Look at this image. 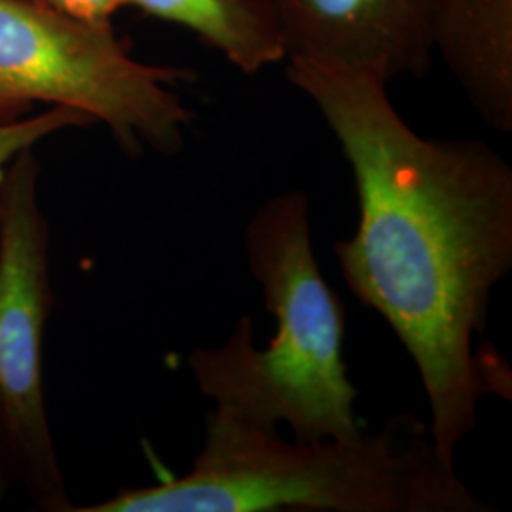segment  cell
I'll return each mask as SVG.
<instances>
[{"label":"cell","mask_w":512,"mask_h":512,"mask_svg":"<svg viewBox=\"0 0 512 512\" xmlns=\"http://www.w3.org/2000/svg\"><path fill=\"white\" fill-rule=\"evenodd\" d=\"M285 76L321 112L353 173L359 224L334 245L340 272L412 357L431 437L454 463L492 389L473 342L512 270V167L480 139L418 135L374 74L291 57Z\"/></svg>","instance_id":"cell-1"},{"label":"cell","mask_w":512,"mask_h":512,"mask_svg":"<svg viewBox=\"0 0 512 512\" xmlns=\"http://www.w3.org/2000/svg\"><path fill=\"white\" fill-rule=\"evenodd\" d=\"M74 512H488L429 423L393 414L349 439L285 440L217 410L192 469Z\"/></svg>","instance_id":"cell-2"},{"label":"cell","mask_w":512,"mask_h":512,"mask_svg":"<svg viewBox=\"0 0 512 512\" xmlns=\"http://www.w3.org/2000/svg\"><path fill=\"white\" fill-rule=\"evenodd\" d=\"M243 241L277 332L268 348L256 349L247 315L219 348L194 349L188 368L198 389L219 414L262 429L285 423L294 440L355 437L361 425L344 361L346 310L313 253L310 198L291 190L262 203Z\"/></svg>","instance_id":"cell-3"},{"label":"cell","mask_w":512,"mask_h":512,"mask_svg":"<svg viewBox=\"0 0 512 512\" xmlns=\"http://www.w3.org/2000/svg\"><path fill=\"white\" fill-rule=\"evenodd\" d=\"M194 73L137 61L112 27L67 18L46 0H0V122L37 103L101 122L129 156H173L194 120L173 90Z\"/></svg>","instance_id":"cell-4"},{"label":"cell","mask_w":512,"mask_h":512,"mask_svg":"<svg viewBox=\"0 0 512 512\" xmlns=\"http://www.w3.org/2000/svg\"><path fill=\"white\" fill-rule=\"evenodd\" d=\"M31 150L12 162L0 211V421L38 492L67 509L42 391L50 247Z\"/></svg>","instance_id":"cell-5"},{"label":"cell","mask_w":512,"mask_h":512,"mask_svg":"<svg viewBox=\"0 0 512 512\" xmlns=\"http://www.w3.org/2000/svg\"><path fill=\"white\" fill-rule=\"evenodd\" d=\"M442 0H275L287 59L374 74L423 76L435 57Z\"/></svg>","instance_id":"cell-6"},{"label":"cell","mask_w":512,"mask_h":512,"mask_svg":"<svg viewBox=\"0 0 512 512\" xmlns=\"http://www.w3.org/2000/svg\"><path fill=\"white\" fill-rule=\"evenodd\" d=\"M435 55H440L480 118L512 131V0H442Z\"/></svg>","instance_id":"cell-7"},{"label":"cell","mask_w":512,"mask_h":512,"mask_svg":"<svg viewBox=\"0 0 512 512\" xmlns=\"http://www.w3.org/2000/svg\"><path fill=\"white\" fill-rule=\"evenodd\" d=\"M126 6L188 29L243 74L287 61L275 0H126Z\"/></svg>","instance_id":"cell-8"},{"label":"cell","mask_w":512,"mask_h":512,"mask_svg":"<svg viewBox=\"0 0 512 512\" xmlns=\"http://www.w3.org/2000/svg\"><path fill=\"white\" fill-rule=\"evenodd\" d=\"M90 124L93 122L86 114L65 107H50L33 116H23L12 122H0V211L8 169L21 152L33 150L40 141L48 139L57 131Z\"/></svg>","instance_id":"cell-9"},{"label":"cell","mask_w":512,"mask_h":512,"mask_svg":"<svg viewBox=\"0 0 512 512\" xmlns=\"http://www.w3.org/2000/svg\"><path fill=\"white\" fill-rule=\"evenodd\" d=\"M67 18L88 23L93 27H112V18L126 8V0H46Z\"/></svg>","instance_id":"cell-10"},{"label":"cell","mask_w":512,"mask_h":512,"mask_svg":"<svg viewBox=\"0 0 512 512\" xmlns=\"http://www.w3.org/2000/svg\"><path fill=\"white\" fill-rule=\"evenodd\" d=\"M0 492H2V484H0Z\"/></svg>","instance_id":"cell-11"}]
</instances>
